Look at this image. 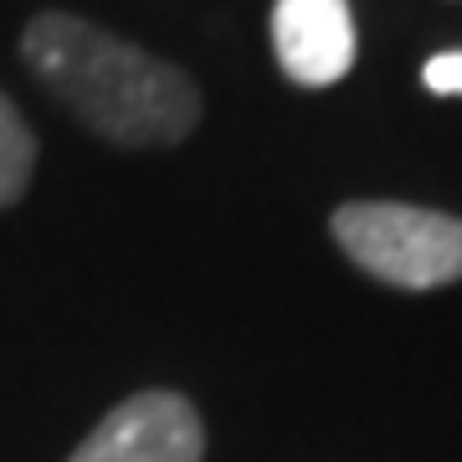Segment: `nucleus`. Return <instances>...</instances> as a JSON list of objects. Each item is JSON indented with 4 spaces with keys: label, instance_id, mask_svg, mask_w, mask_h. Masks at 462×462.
<instances>
[{
    "label": "nucleus",
    "instance_id": "423d86ee",
    "mask_svg": "<svg viewBox=\"0 0 462 462\" xmlns=\"http://www.w3.org/2000/svg\"><path fill=\"white\" fill-rule=\"evenodd\" d=\"M421 78H427L431 93H442V98H462V51H437Z\"/></svg>",
    "mask_w": 462,
    "mask_h": 462
},
{
    "label": "nucleus",
    "instance_id": "f257e3e1",
    "mask_svg": "<svg viewBox=\"0 0 462 462\" xmlns=\"http://www.w3.org/2000/svg\"><path fill=\"white\" fill-rule=\"evenodd\" d=\"M21 57L88 129L114 144H180L200 118V93L180 67L93 21L47 11L26 26Z\"/></svg>",
    "mask_w": 462,
    "mask_h": 462
},
{
    "label": "nucleus",
    "instance_id": "f03ea898",
    "mask_svg": "<svg viewBox=\"0 0 462 462\" xmlns=\"http://www.w3.org/2000/svg\"><path fill=\"white\" fill-rule=\"evenodd\" d=\"M334 242L391 288H442L462 278V221L401 200H349L334 211Z\"/></svg>",
    "mask_w": 462,
    "mask_h": 462
},
{
    "label": "nucleus",
    "instance_id": "39448f33",
    "mask_svg": "<svg viewBox=\"0 0 462 462\" xmlns=\"http://www.w3.org/2000/svg\"><path fill=\"white\" fill-rule=\"evenodd\" d=\"M36 170V139L26 129V118L16 114V103L0 93V206H16L32 185Z\"/></svg>",
    "mask_w": 462,
    "mask_h": 462
},
{
    "label": "nucleus",
    "instance_id": "7ed1b4c3",
    "mask_svg": "<svg viewBox=\"0 0 462 462\" xmlns=\"http://www.w3.org/2000/svg\"><path fill=\"white\" fill-rule=\"evenodd\" d=\"M206 431L196 406L175 391L118 401L67 462H200Z\"/></svg>",
    "mask_w": 462,
    "mask_h": 462
},
{
    "label": "nucleus",
    "instance_id": "20e7f679",
    "mask_svg": "<svg viewBox=\"0 0 462 462\" xmlns=\"http://www.w3.org/2000/svg\"><path fill=\"white\" fill-rule=\"evenodd\" d=\"M273 47L298 88H329L355 67V21L349 0H278Z\"/></svg>",
    "mask_w": 462,
    "mask_h": 462
}]
</instances>
